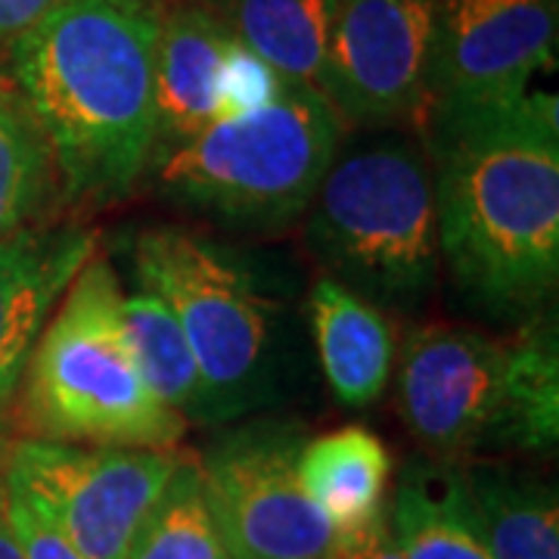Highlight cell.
I'll return each instance as SVG.
<instances>
[{
  "mask_svg": "<svg viewBox=\"0 0 559 559\" xmlns=\"http://www.w3.org/2000/svg\"><path fill=\"white\" fill-rule=\"evenodd\" d=\"M128 559H234L205 507L193 454L180 457L175 476L140 522Z\"/></svg>",
  "mask_w": 559,
  "mask_h": 559,
  "instance_id": "obj_21",
  "label": "cell"
},
{
  "mask_svg": "<svg viewBox=\"0 0 559 559\" xmlns=\"http://www.w3.org/2000/svg\"><path fill=\"white\" fill-rule=\"evenodd\" d=\"M333 559H404L399 544L389 532L385 510L370 525H364L352 535H342L333 544Z\"/></svg>",
  "mask_w": 559,
  "mask_h": 559,
  "instance_id": "obj_24",
  "label": "cell"
},
{
  "mask_svg": "<svg viewBox=\"0 0 559 559\" xmlns=\"http://www.w3.org/2000/svg\"><path fill=\"white\" fill-rule=\"evenodd\" d=\"M399 411L441 463L481 451H538L559 439L557 323L535 318L503 342L469 326H417L399 360Z\"/></svg>",
  "mask_w": 559,
  "mask_h": 559,
  "instance_id": "obj_3",
  "label": "cell"
},
{
  "mask_svg": "<svg viewBox=\"0 0 559 559\" xmlns=\"http://www.w3.org/2000/svg\"><path fill=\"white\" fill-rule=\"evenodd\" d=\"M476 522L495 559H559L557 488L507 466H463Z\"/></svg>",
  "mask_w": 559,
  "mask_h": 559,
  "instance_id": "obj_18",
  "label": "cell"
},
{
  "mask_svg": "<svg viewBox=\"0 0 559 559\" xmlns=\"http://www.w3.org/2000/svg\"><path fill=\"white\" fill-rule=\"evenodd\" d=\"M0 559H25L20 540L13 535L10 513H7V485L0 479Z\"/></svg>",
  "mask_w": 559,
  "mask_h": 559,
  "instance_id": "obj_26",
  "label": "cell"
},
{
  "mask_svg": "<svg viewBox=\"0 0 559 559\" xmlns=\"http://www.w3.org/2000/svg\"><path fill=\"white\" fill-rule=\"evenodd\" d=\"M159 0H62L10 44V81L50 140L60 200H124L156 153Z\"/></svg>",
  "mask_w": 559,
  "mask_h": 559,
  "instance_id": "obj_2",
  "label": "cell"
},
{
  "mask_svg": "<svg viewBox=\"0 0 559 559\" xmlns=\"http://www.w3.org/2000/svg\"><path fill=\"white\" fill-rule=\"evenodd\" d=\"M301 444L299 423L252 419L197 457L202 498L234 559H333V525L299 481Z\"/></svg>",
  "mask_w": 559,
  "mask_h": 559,
  "instance_id": "obj_8",
  "label": "cell"
},
{
  "mask_svg": "<svg viewBox=\"0 0 559 559\" xmlns=\"http://www.w3.org/2000/svg\"><path fill=\"white\" fill-rule=\"evenodd\" d=\"M60 3L62 0H0V44H13Z\"/></svg>",
  "mask_w": 559,
  "mask_h": 559,
  "instance_id": "obj_25",
  "label": "cell"
},
{
  "mask_svg": "<svg viewBox=\"0 0 559 559\" xmlns=\"http://www.w3.org/2000/svg\"><path fill=\"white\" fill-rule=\"evenodd\" d=\"M230 38L289 84L318 87L340 0H200Z\"/></svg>",
  "mask_w": 559,
  "mask_h": 559,
  "instance_id": "obj_17",
  "label": "cell"
},
{
  "mask_svg": "<svg viewBox=\"0 0 559 559\" xmlns=\"http://www.w3.org/2000/svg\"><path fill=\"white\" fill-rule=\"evenodd\" d=\"M439 0H340L318 91L342 124L395 128L426 103Z\"/></svg>",
  "mask_w": 559,
  "mask_h": 559,
  "instance_id": "obj_11",
  "label": "cell"
},
{
  "mask_svg": "<svg viewBox=\"0 0 559 559\" xmlns=\"http://www.w3.org/2000/svg\"><path fill=\"white\" fill-rule=\"evenodd\" d=\"M183 451L87 448L22 439L3 479L22 488L84 559H128L140 522L175 476Z\"/></svg>",
  "mask_w": 559,
  "mask_h": 559,
  "instance_id": "obj_9",
  "label": "cell"
},
{
  "mask_svg": "<svg viewBox=\"0 0 559 559\" xmlns=\"http://www.w3.org/2000/svg\"><path fill=\"white\" fill-rule=\"evenodd\" d=\"M323 274L377 308L411 311L439 283L436 180L423 138L380 128L336 150L305 212Z\"/></svg>",
  "mask_w": 559,
  "mask_h": 559,
  "instance_id": "obj_5",
  "label": "cell"
},
{
  "mask_svg": "<svg viewBox=\"0 0 559 559\" xmlns=\"http://www.w3.org/2000/svg\"><path fill=\"white\" fill-rule=\"evenodd\" d=\"M286 84L289 81L280 79L267 62H261L252 50H246L234 40L224 62V75H221V121L261 109L264 103L280 97Z\"/></svg>",
  "mask_w": 559,
  "mask_h": 559,
  "instance_id": "obj_22",
  "label": "cell"
},
{
  "mask_svg": "<svg viewBox=\"0 0 559 559\" xmlns=\"http://www.w3.org/2000/svg\"><path fill=\"white\" fill-rule=\"evenodd\" d=\"M131 252L138 283L171 308L197 355L205 423H234L286 399L293 318L252 261L183 227L143 230Z\"/></svg>",
  "mask_w": 559,
  "mask_h": 559,
  "instance_id": "obj_4",
  "label": "cell"
},
{
  "mask_svg": "<svg viewBox=\"0 0 559 559\" xmlns=\"http://www.w3.org/2000/svg\"><path fill=\"white\" fill-rule=\"evenodd\" d=\"M439 255L466 299L538 318L559 280V119L554 94L423 112Z\"/></svg>",
  "mask_w": 559,
  "mask_h": 559,
  "instance_id": "obj_1",
  "label": "cell"
},
{
  "mask_svg": "<svg viewBox=\"0 0 559 559\" xmlns=\"http://www.w3.org/2000/svg\"><path fill=\"white\" fill-rule=\"evenodd\" d=\"M308 326L330 392L345 407H367L380 399L399 355L382 308L323 274L308 293Z\"/></svg>",
  "mask_w": 559,
  "mask_h": 559,
  "instance_id": "obj_14",
  "label": "cell"
},
{
  "mask_svg": "<svg viewBox=\"0 0 559 559\" xmlns=\"http://www.w3.org/2000/svg\"><path fill=\"white\" fill-rule=\"evenodd\" d=\"M342 134L318 87L286 84L261 109L162 150L146 171L180 209L237 230H280L305 218Z\"/></svg>",
  "mask_w": 559,
  "mask_h": 559,
  "instance_id": "obj_7",
  "label": "cell"
},
{
  "mask_svg": "<svg viewBox=\"0 0 559 559\" xmlns=\"http://www.w3.org/2000/svg\"><path fill=\"white\" fill-rule=\"evenodd\" d=\"M557 44V0H439L423 112L520 100Z\"/></svg>",
  "mask_w": 559,
  "mask_h": 559,
  "instance_id": "obj_10",
  "label": "cell"
},
{
  "mask_svg": "<svg viewBox=\"0 0 559 559\" xmlns=\"http://www.w3.org/2000/svg\"><path fill=\"white\" fill-rule=\"evenodd\" d=\"M230 47V32L200 0L162 7L153 159L221 121V75Z\"/></svg>",
  "mask_w": 559,
  "mask_h": 559,
  "instance_id": "obj_13",
  "label": "cell"
},
{
  "mask_svg": "<svg viewBox=\"0 0 559 559\" xmlns=\"http://www.w3.org/2000/svg\"><path fill=\"white\" fill-rule=\"evenodd\" d=\"M299 481L333 535H352L380 516L392 457L370 429L345 426L318 439H305L299 451Z\"/></svg>",
  "mask_w": 559,
  "mask_h": 559,
  "instance_id": "obj_16",
  "label": "cell"
},
{
  "mask_svg": "<svg viewBox=\"0 0 559 559\" xmlns=\"http://www.w3.org/2000/svg\"><path fill=\"white\" fill-rule=\"evenodd\" d=\"M94 255L97 234L81 224H32L0 240V423L44 323Z\"/></svg>",
  "mask_w": 559,
  "mask_h": 559,
  "instance_id": "obj_12",
  "label": "cell"
},
{
  "mask_svg": "<svg viewBox=\"0 0 559 559\" xmlns=\"http://www.w3.org/2000/svg\"><path fill=\"white\" fill-rule=\"evenodd\" d=\"M121 289L112 264L87 261L44 323L16 392L25 439L87 448L171 451L187 419L140 377L121 333Z\"/></svg>",
  "mask_w": 559,
  "mask_h": 559,
  "instance_id": "obj_6",
  "label": "cell"
},
{
  "mask_svg": "<svg viewBox=\"0 0 559 559\" xmlns=\"http://www.w3.org/2000/svg\"><path fill=\"white\" fill-rule=\"evenodd\" d=\"M121 333L150 392L187 423H205L200 364L171 308L138 283L121 296Z\"/></svg>",
  "mask_w": 559,
  "mask_h": 559,
  "instance_id": "obj_19",
  "label": "cell"
},
{
  "mask_svg": "<svg viewBox=\"0 0 559 559\" xmlns=\"http://www.w3.org/2000/svg\"><path fill=\"white\" fill-rule=\"evenodd\" d=\"M57 200L60 178L50 140L10 75H0V240L32 227Z\"/></svg>",
  "mask_w": 559,
  "mask_h": 559,
  "instance_id": "obj_20",
  "label": "cell"
},
{
  "mask_svg": "<svg viewBox=\"0 0 559 559\" xmlns=\"http://www.w3.org/2000/svg\"><path fill=\"white\" fill-rule=\"evenodd\" d=\"M3 485H7L10 525H13V535L20 540L25 559H84L60 528L28 500V495L22 488H16L13 481L7 479H3Z\"/></svg>",
  "mask_w": 559,
  "mask_h": 559,
  "instance_id": "obj_23",
  "label": "cell"
},
{
  "mask_svg": "<svg viewBox=\"0 0 559 559\" xmlns=\"http://www.w3.org/2000/svg\"><path fill=\"white\" fill-rule=\"evenodd\" d=\"M385 522L404 559H495L460 463H411L385 507Z\"/></svg>",
  "mask_w": 559,
  "mask_h": 559,
  "instance_id": "obj_15",
  "label": "cell"
}]
</instances>
